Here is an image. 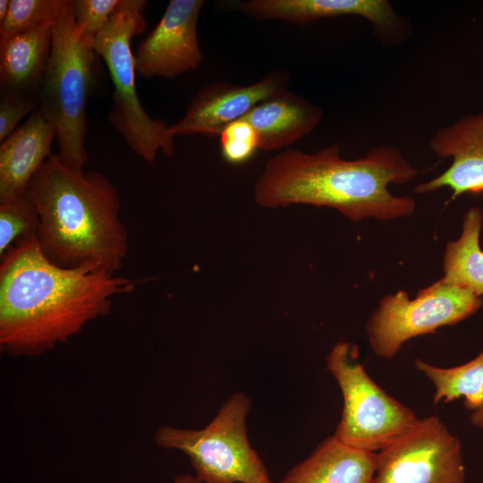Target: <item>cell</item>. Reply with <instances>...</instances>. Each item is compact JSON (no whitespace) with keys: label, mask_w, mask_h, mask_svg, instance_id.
Masks as SVG:
<instances>
[{"label":"cell","mask_w":483,"mask_h":483,"mask_svg":"<svg viewBox=\"0 0 483 483\" xmlns=\"http://www.w3.org/2000/svg\"><path fill=\"white\" fill-rule=\"evenodd\" d=\"M1 258L0 347L11 356H38L67 342L136 286L94 264H54L37 235L17 241Z\"/></svg>","instance_id":"obj_1"},{"label":"cell","mask_w":483,"mask_h":483,"mask_svg":"<svg viewBox=\"0 0 483 483\" xmlns=\"http://www.w3.org/2000/svg\"><path fill=\"white\" fill-rule=\"evenodd\" d=\"M419 173L393 146H380L355 160L340 157L338 145L316 153L286 149L267 160L254 187L263 208L292 204L329 207L352 221L390 220L411 216L408 196H394L389 184H402Z\"/></svg>","instance_id":"obj_2"},{"label":"cell","mask_w":483,"mask_h":483,"mask_svg":"<svg viewBox=\"0 0 483 483\" xmlns=\"http://www.w3.org/2000/svg\"><path fill=\"white\" fill-rule=\"evenodd\" d=\"M25 194L38 214V243L51 262L63 267L94 264L114 274L123 267L128 233L120 195L106 175L72 167L52 153Z\"/></svg>","instance_id":"obj_3"},{"label":"cell","mask_w":483,"mask_h":483,"mask_svg":"<svg viewBox=\"0 0 483 483\" xmlns=\"http://www.w3.org/2000/svg\"><path fill=\"white\" fill-rule=\"evenodd\" d=\"M98 59L93 44L76 25L68 0L54 26L38 107L56 131L58 155L80 170L88 160L86 107L97 84Z\"/></svg>","instance_id":"obj_4"},{"label":"cell","mask_w":483,"mask_h":483,"mask_svg":"<svg viewBox=\"0 0 483 483\" xmlns=\"http://www.w3.org/2000/svg\"><path fill=\"white\" fill-rule=\"evenodd\" d=\"M145 0H120L109 21L93 41V47L109 72L114 85L108 121L127 145L148 163L157 153L174 154V137L161 119L152 118L143 108L135 86L131 40L146 29Z\"/></svg>","instance_id":"obj_5"},{"label":"cell","mask_w":483,"mask_h":483,"mask_svg":"<svg viewBox=\"0 0 483 483\" xmlns=\"http://www.w3.org/2000/svg\"><path fill=\"white\" fill-rule=\"evenodd\" d=\"M250 407L248 395L234 393L204 428L163 426L154 435L155 443L184 453L202 483H273L248 438Z\"/></svg>","instance_id":"obj_6"},{"label":"cell","mask_w":483,"mask_h":483,"mask_svg":"<svg viewBox=\"0 0 483 483\" xmlns=\"http://www.w3.org/2000/svg\"><path fill=\"white\" fill-rule=\"evenodd\" d=\"M356 352L348 343L339 342L326 357V369L343 398L342 417L334 435L347 445L375 453L411 429L419 419L373 381L356 360Z\"/></svg>","instance_id":"obj_7"},{"label":"cell","mask_w":483,"mask_h":483,"mask_svg":"<svg viewBox=\"0 0 483 483\" xmlns=\"http://www.w3.org/2000/svg\"><path fill=\"white\" fill-rule=\"evenodd\" d=\"M482 299L466 288L436 281L418 292L415 299L399 290L384 296L366 324L369 344L383 359L394 358L411 338L434 334L477 312Z\"/></svg>","instance_id":"obj_8"},{"label":"cell","mask_w":483,"mask_h":483,"mask_svg":"<svg viewBox=\"0 0 483 483\" xmlns=\"http://www.w3.org/2000/svg\"><path fill=\"white\" fill-rule=\"evenodd\" d=\"M373 483H467L461 444L428 416L378 453Z\"/></svg>","instance_id":"obj_9"},{"label":"cell","mask_w":483,"mask_h":483,"mask_svg":"<svg viewBox=\"0 0 483 483\" xmlns=\"http://www.w3.org/2000/svg\"><path fill=\"white\" fill-rule=\"evenodd\" d=\"M203 0H171L157 26L134 54L135 72L143 78H175L197 69L203 55L198 21Z\"/></svg>","instance_id":"obj_10"},{"label":"cell","mask_w":483,"mask_h":483,"mask_svg":"<svg viewBox=\"0 0 483 483\" xmlns=\"http://www.w3.org/2000/svg\"><path fill=\"white\" fill-rule=\"evenodd\" d=\"M289 81V73L273 71L248 86L210 83L191 98L184 115L169 125V132L173 137L219 136L227 125L243 117L258 104L288 89Z\"/></svg>","instance_id":"obj_11"},{"label":"cell","mask_w":483,"mask_h":483,"mask_svg":"<svg viewBox=\"0 0 483 483\" xmlns=\"http://www.w3.org/2000/svg\"><path fill=\"white\" fill-rule=\"evenodd\" d=\"M236 9L257 20H284L298 25L343 15L365 18L385 43L394 42L404 24L386 0H248Z\"/></svg>","instance_id":"obj_12"},{"label":"cell","mask_w":483,"mask_h":483,"mask_svg":"<svg viewBox=\"0 0 483 483\" xmlns=\"http://www.w3.org/2000/svg\"><path fill=\"white\" fill-rule=\"evenodd\" d=\"M429 146L437 157H452V164L443 174L419 184L416 193L448 187L454 199L463 193L483 192V114L463 116L444 127Z\"/></svg>","instance_id":"obj_13"},{"label":"cell","mask_w":483,"mask_h":483,"mask_svg":"<svg viewBox=\"0 0 483 483\" xmlns=\"http://www.w3.org/2000/svg\"><path fill=\"white\" fill-rule=\"evenodd\" d=\"M55 127L37 107L0 146V202L22 196L52 154Z\"/></svg>","instance_id":"obj_14"},{"label":"cell","mask_w":483,"mask_h":483,"mask_svg":"<svg viewBox=\"0 0 483 483\" xmlns=\"http://www.w3.org/2000/svg\"><path fill=\"white\" fill-rule=\"evenodd\" d=\"M322 117L318 106L286 89L260 102L241 119L257 131L259 148L268 151L287 147L308 135Z\"/></svg>","instance_id":"obj_15"},{"label":"cell","mask_w":483,"mask_h":483,"mask_svg":"<svg viewBox=\"0 0 483 483\" xmlns=\"http://www.w3.org/2000/svg\"><path fill=\"white\" fill-rule=\"evenodd\" d=\"M55 23L0 38L2 92L38 99L50 56Z\"/></svg>","instance_id":"obj_16"},{"label":"cell","mask_w":483,"mask_h":483,"mask_svg":"<svg viewBox=\"0 0 483 483\" xmlns=\"http://www.w3.org/2000/svg\"><path fill=\"white\" fill-rule=\"evenodd\" d=\"M377 465L378 453L352 447L333 435L278 483H373Z\"/></svg>","instance_id":"obj_17"},{"label":"cell","mask_w":483,"mask_h":483,"mask_svg":"<svg viewBox=\"0 0 483 483\" xmlns=\"http://www.w3.org/2000/svg\"><path fill=\"white\" fill-rule=\"evenodd\" d=\"M482 223L480 208L473 207L466 212L460 238L445 246L444 276L440 279L445 284L469 289L478 296L483 294V251L479 246Z\"/></svg>","instance_id":"obj_18"},{"label":"cell","mask_w":483,"mask_h":483,"mask_svg":"<svg viewBox=\"0 0 483 483\" xmlns=\"http://www.w3.org/2000/svg\"><path fill=\"white\" fill-rule=\"evenodd\" d=\"M414 364L432 382L434 403L450 402L463 396L464 406L469 410L475 411L483 405V351L470 361L449 369L420 359Z\"/></svg>","instance_id":"obj_19"},{"label":"cell","mask_w":483,"mask_h":483,"mask_svg":"<svg viewBox=\"0 0 483 483\" xmlns=\"http://www.w3.org/2000/svg\"><path fill=\"white\" fill-rule=\"evenodd\" d=\"M68 0H10L0 38L15 36L49 22H55Z\"/></svg>","instance_id":"obj_20"},{"label":"cell","mask_w":483,"mask_h":483,"mask_svg":"<svg viewBox=\"0 0 483 483\" xmlns=\"http://www.w3.org/2000/svg\"><path fill=\"white\" fill-rule=\"evenodd\" d=\"M39 217L26 194L0 202V257L17 241L37 235Z\"/></svg>","instance_id":"obj_21"},{"label":"cell","mask_w":483,"mask_h":483,"mask_svg":"<svg viewBox=\"0 0 483 483\" xmlns=\"http://www.w3.org/2000/svg\"><path fill=\"white\" fill-rule=\"evenodd\" d=\"M219 137L222 156L226 162L233 165L247 162L259 148L257 131L243 119L227 125Z\"/></svg>","instance_id":"obj_22"},{"label":"cell","mask_w":483,"mask_h":483,"mask_svg":"<svg viewBox=\"0 0 483 483\" xmlns=\"http://www.w3.org/2000/svg\"><path fill=\"white\" fill-rule=\"evenodd\" d=\"M120 0H72L74 21L82 35L92 44L105 28Z\"/></svg>","instance_id":"obj_23"},{"label":"cell","mask_w":483,"mask_h":483,"mask_svg":"<svg viewBox=\"0 0 483 483\" xmlns=\"http://www.w3.org/2000/svg\"><path fill=\"white\" fill-rule=\"evenodd\" d=\"M38 106L36 98L0 94V141H4L17 128L18 123Z\"/></svg>","instance_id":"obj_24"},{"label":"cell","mask_w":483,"mask_h":483,"mask_svg":"<svg viewBox=\"0 0 483 483\" xmlns=\"http://www.w3.org/2000/svg\"><path fill=\"white\" fill-rule=\"evenodd\" d=\"M470 419L472 425L483 428V405L472 411Z\"/></svg>","instance_id":"obj_25"},{"label":"cell","mask_w":483,"mask_h":483,"mask_svg":"<svg viewBox=\"0 0 483 483\" xmlns=\"http://www.w3.org/2000/svg\"><path fill=\"white\" fill-rule=\"evenodd\" d=\"M174 483H202L195 476L191 474H182L174 478Z\"/></svg>","instance_id":"obj_26"},{"label":"cell","mask_w":483,"mask_h":483,"mask_svg":"<svg viewBox=\"0 0 483 483\" xmlns=\"http://www.w3.org/2000/svg\"><path fill=\"white\" fill-rule=\"evenodd\" d=\"M10 6V0L0 1V23L5 19Z\"/></svg>","instance_id":"obj_27"}]
</instances>
